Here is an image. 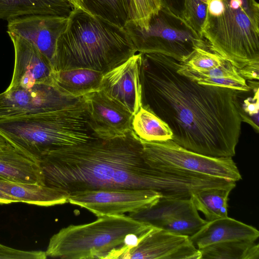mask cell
<instances>
[{
	"label": "cell",
	"instance_id": "cell-21",
	"mask_svg": "<svg viewBox=\"0 0 259 259\" xmlns=\"http://www.w3.org/2000/svg\"><path fill=\"white\" fill-rule=\"evenodd\" d=\"M236 182L222 187L202 189L193 193L190 199L197 211H201L207 221L228 216V200Z\"/></svg>",
	"mask_w": 259,
	"mask_h": 259
},
{
	"label": "cell",
	"instance_id": "cell-32",
	"mask_svg": "<svg viewBox=\"0 0 259 259\" xmlns=\"http://www.w3.org/2000/svg\"><path fill=\"white\" fill-rule=\"evenodd\" d=\"M46 252L41 250H22L0 243V259H45Z\"/></svg>",
	"mask_w": 259,
	"mask_h": 259
},
{
	"label": "cell",
	"instance_id": "cell-26",
	"mask_svg": "<svg viewBox=\"0 0 259 259\" xmlns=\"http://www.w3.org/2000/svg\"><path fill=\"white\" fill-rule=\"evenodd\" d=\"M207 221L202 219L195 209L164 223L160 228L176 234L190 237L198 231Z\"/></svg>",
	"mask_w": 259,
	"mask_h": 259
},
{
	"label": "cell",
	"instance_id": "cell-24",
	"mask_svg": "<svg viewBox=\"0 0 259 259\" xmlns=\"http://www.w3.org/2000/svg\"><path fill=\"white\" fill-rule=\"evenodd\" d=\"M84 9L119 26L132 19V0H81Z\"/></svg>",
	"mask_w": 259,
	"mask_h": 259
},
{
	"label": "cell",
	"instance_id": "cell-18",
	"mask_svg": "<svg viewBox=\"0 0 259 259\" xmlns=\"http://www.w3.org/2000/svg\"><path fill=\"white\" fill-rule=\"evenodd\" d=\"M0 191L24 202L50 206L68 202L69 193L46 185L17 183L0 179Z\"/></svg>",
	"mask_w": 259,
	"mask_h": 259
},
{
	"label": "cell",
	"instance_id": "cell-30",
	"mask_svg": "<svg viewBox=\"0 0 259 259\" xmlns=\"http://www.w3.org/2000/svg\"><path fill=\"white\" fill-rule=\"evenodd\" d=\"M178 71L199 84L227 88L246 92L251 90L250 86L247 83L243 77L240 78L205 77L180 72L178 70Z\"/></svg>",
	"mask_w": 259,
	"mask_h": 259
},
{
	"label": "cell",
	"instance_id": "cell-25",
	"mask_svg": "<svg viewBox=\"0 0 259 259\" xmlns=\"http://www.w3.org/2000/svg\"><path fill=\"white\" fill-rule=\"evenodd\" d=\"M201 259H258L255 241H233L212 244L199 249Z\"/></svg>",
	"mask_w": 259,
	"mask_h": 259
},
{
	"label": "cell",
	"instance_id": "cell-37",
	"mask_svg": "<svg viewBox=\"0 0 259 259\" xmlns=\"http://www.w3.org/2000/svg\"><path fill=\"white\" fill-rule=\"evenodd\" d=\"M74 7V8H82L81 0H68Z\"/></svg>",
	"mask_w": 259,
	"mask_h": 259
},
{
	"label": "cell",
	"instance_id": "cell-9",
	"mask_svg": "<svg viewBox=\"0 0 259 259\" xmlns=\"http://www.w3.org/2000/svg\"><path fill=\"white\" fill-rule=\"evenodd\" d=\"M161 197L159 192L150 189H102L70 193L68 202L97 217L120 216L148 209Z\"/></svg>",
	"mask_w": 259,
	"mask_h": 259
},
{
	"label": "cell",
	"instance_id": "cell-36",
	"mask_svg": "<svg viewBox=\"0 0 259 259\" xmlns=\"http://www.w3.org/2000/svg\"><path fill=\"white\" fill-rule=\"evenodd\" d=\"M13 146L0 134V152L11 148Z\"/></svg>",
	"mask_w": 259,
	"mask_h": 259
},
{
	"label": "cell",
	"instance_id": "cell-12",
	"mask_svg": "<svg viewBox=\"0 0 259 259\" xmlns=\"http://www.w3.org/2000/svg\"><path fill=\"white\" fill-rule=\"evenodd\" d=\"M8 34L13 44L15 61L13 76L7 90L54 84V70L50 60L30 41L12 33Z\"/></svg>",
	"mask_w": 259,
	"mask_h": 259
},
{
	"label": "cell",
	"instance_id": "cell-1",
	"mask_svg": "<svg viewBox=\"0 0 259 259\" xmlns=\"http://www.w3.org/2000/svg\"><path fill=\"white\" fill-rule=\"evenodd\" d=\"M140 54L141 106L168 125L172 140L202 155L234 156L243 122V91L199 84L179 72L180 62Z\"/></svg>",
	"mask_w": 259,
	"mask_h": 259
},
{
	"label": "cell",
	"instance_id": "cell-20",
	"mask_svg": "<svg viewBox=\"0 0 259 259\" xmlns=\"http://www.w3.org/2000/svg\"><path fill=\"white\" fill-rule=\"evenodd\" d=\"M103 74L87 68L54 71L53 81L62 92L81 97L100 90Z\"/></svg>",
	"mask_w": 259,
	"mask_h": 259
},
{
	"label": "cell",
	"instance_id": "cell-38",
	"mask_svg": "<svg viewBox=\"0 0 259 259\" xmlns=\"http://www.w3.org/2000/svg\"><path fill=\"white\" fill-rule=\"evenodd\" d=\"M201 1H202L204 3L208 4V2H209L210 0H201Z\"/></svg>",
	"mask_w": 259,
	"mask_h": 259
},
{
	"label": "cell",
	"instance_id": "cell-19",
	"mask_svg": "<svg viewBox=\"0 0 259 259\" xmlns=\"http://www.w3.org/2000/svg\"><path fill=\"white\" fill-rule=\"evenodd\" d=\"M74 8L68 0H0V19L33 14L68 17Z\"/></svg>",
	"mask_w": 259,
	"mask_h": 259
},
{
	"label": "cell",
	"instance_id": "cell-13",
	"mask_svg": "<svg viewBox=\"0 0 259 259\" xmlns=\"http://www.w3.org/2000/svg\"><path fill=\"white\" fill-rule=\"evenodd\" d=\"M68 18L49 15H26L8 21L7 31L33 44L52 64L58 40L67 26Z\"/></svg>",
	"mask_w": 259,
	"mask_h": 259
},
{
	"label": "cell",
	"instance_id": "cell-31",
	"mask_svg": "<svg viewBox=\"0 0 259 259\" xmlns=\"http://www.w3.org/2000/svg\"><path fill=\"white\" fill-rule=\"evenodd\" d=\"M254 96L249 97L240 103L242 121L247 122L258 132V85L254 88Z\"/></svg>",
	"mask_w": 259,
	"mask_h": 259
},
{
	"label": "cell",
	"instance_id": "cell-7",
	"mask_svg": "<svg viewBox=\"0 0 259 259\" xmlns=\"http://www.w3.org/2000/svg\"><path fill=\"white\" fill-rule=\"evenodd\" d=\"M123 28L138 52L159 54L181 63L196 49L208 45L180 15L164 6L151 17L147 29L132 21Z\"/></svg>",
	"mask_w": 259,
	"mask_h": 259
},
{
	"label": "cell",
	"instance_id": "cell-22",
	"mask_svg": "<svg viewBox=\"0 0 259 259\" xmlns=\"http://www.w3.org/2000/svg\"><path fill=\"white\" fill-rule=\"evenodd\" d=\"M195 209L190 198L161 197L152 207L136 213L130 214L129 216L160 228L169 220Z\"/></svg>",
	"mask_w": 259,
	"mask_h": 259
},
{
	"label": "cell",
	"instance_id": "cell-17",
	"mask_svg": "<svg viewBox=\"0 0 259 259\" xmlns=\"http://www.w3.org/2000/svg\"><path fill=\"white\" fill-rule=\"evenodd\" d=\"M0 179L45 185L39 161L13 146L0 152Z\"/></svg>",
	"mask_w": 259,
	"mask_h": 259
},
{
	"label": "cell",
	"instance_id": "cell-11",
	"mask_svg": "<svg viewBox=\"0 0 259 259\" xmlns=\"http://www.w3.org/2000/svg\"><path fill=\"white\" fill-rule=\"evenodd\" d=\"M121 258L201 259V253L190 237L156 227Z\"/></svg>",
	"mask_w": 259,
	"mask_h": 259
},
{
	"label": "cell",
	"instance_id": "cell-10",
	"mask_svg": "<svg viewBox=\"0 0 259 259\" xmlns=\"http://www.w3.org/2000/svg\"><path fill=\"white\" fill-rule=\"evenodd\" d=\"M82 99L68 95L51 83L6 90L0 94V119L56 111L73 106Z\"/></svg>",
	"mask_w": 259,
	"mask_h": 259
},
{
	"label": "cell",
	"instance_id": "cell-28",
	"mask_svg": "<svg viewBox=\"0 0 259 259\" xmlns=\"http://www.w3.org/2000/svg\"><path fill=\"white\" fill-rule=\"evenodd\" d=\"M207 9L208 4L201 0H183L181 17L202 36Z\"/></svg>",
	"mask_w": 259,
	"mask_h": 259
},
{
	"label": "cell",
	"instance_id": "cell-34",
	"mask_svg": "<svg viewBox=\"0 0 259 259\" xmlns=\"http://www.w3.org/2000/svg\"><path fill=\"white\" fill-rule=\"evenodd\" d=\"M238 71L241 76L245 80H258L259 64L249 65Z\"/></svg>",
	"mask_w": 259,
	"mask_h": 259
},
{
	"label": "cell",
	"instance_id": "cell-2",
	"mask_svg": "<svg viewBox=\"0 0 259 259\" xmlns=\"http://www.w3.org/2000/svg\"><path fill=\"white\" fill-rule=\"evenodd\" d=\"M45 185L69 193L102 189L152 190L155 169L133 130L51 151L40 159Z\"/></svg>",
	"mask_w": 259,
	"mask_h": 259
},
{
	"label": "cell",
	"instance_id": "cell-5",
	"mask_svg": "<svg viewBox=\"0 0 259 259\" xmlns=\"http://www.w3.org/2000/svg\"><path fill=\"white\" fill-rule=\"evenodd\" d=\"M155 227L129 215L99 217L91 223L62 228L50 238L45 252L52 258H121Z\"/></svg>",
	"mask_w": 259,
	"mask_h": 259
},
{
	"label": "cell",
	"instance_id": "cell-14",
	"mask_svg": "<svg viewBox=\"0 0 259 259\" xmlns=\"http://www.w3.org/2000/svg\"><path fill=\"white\" fill-rule=\"evenodd\" d=\"M140 56V53L138 52L104 73L100 90L133 115L141 107Z\"/></svg>",
	"mask_w": 259,
	"mask_h": 259
},
{
	"label": "cell",
	"instance_id": "cell-23",
	"mask_svg": "<svg viewBox=\"0 0 259 259\" xmlns=\"http://www.w3.org/2000/svg\"><path fill=\"white\" fill-rule=\"evenodd\" d=\"M132 127L135 134L145 141L172 140V133L168 125L153 112L142 106L134 115Z\"/></svg>",
	"mask_w": 259,
	"mask_h": 259
},
{
	"label": "cell",
	"instance_id": "cell-8",
	"mask_svg": "<svg viewBox=\"0 0 259 259\" xmlns=\"http://www.w3.org/2000/svg\"><path fill=\"white\" fill-rule=\"evenodd\" d=\"M141 141L143 158L152 167L186 171L235 182L241 179L232 157H214L199 154L180 146L172 140Z\"/></svg>",
	"mask_w": 259,
	"mask_h": 259
},
{
	"label": "cell",
	"instance_id": "cell-27",
	"mask_svg": "<svg viewBox=\"0 0 259 259\" xmlns=\"http://www.w3.org/2000/svg\"><path fill=\"white\" fill-rule=\"evenodd\" d=\"M226 60L213 51L209 45L196 49L192 55L182 63L190 69L199 72L219 66Z\"/></svg>",
	"mask_w": 259,
	"mask_h": 259
},
{
	"label": "cell",
	"instance_id": "cell-33",
	"mask_svg": "<svg viewBox=\"0 0 259 259\" xmlns=\"http://www.w3.org/2000/svg\"><path fill=\"white\" fill-rule=\"evenodd\" d=\"M242 7L252 23L259 27V5L255 0H239Z\"/></svg>",
	"mask_w": 259,
	"mask_h": 259
},
{
	"label": "cell",
	"instance_id": "cell-6",
	"mask_svg": "<svg viewBox=\"0 0 259 259\" xmlns=\"http://www.w3.org/2000/svg\"><path fill=\"white\" fill-rule=\"evenodd\" d=\"M202 35L213 51L238 70L259 64V27L239 0H210Z\"/></svg>",
	"mask_w": 259,
	"mask_h": 259
},
{
	"label": "cell",
	"instance_id": "cell-39",
	"mask_svg": "<svg viewBox=\"0 0 259 259\" xmlns=\"http://www.w3.org/2000/svg\"><path fill=\"white\" fill-rule=\"evenodd\" d=\"M82 3V2H81Z\"/></svg>",
	"mask_w": 259,
	"mask_h": 259
},
{
	"label": "cell",
	"instance_id": "cell-15",
	"mask_svg": "<svg viewBox=\"0 0 259 259\" xmlns=\"http://www.w3.org/2000/svg\"><path fill=\"white\" fill-rule=\"evenodd\" d=\"M93 130L99 138L124 135L132 130L134 115L101 90L82 97Z\"/></svg>",
	"mask_w": 259,
	"mask_h": 259
},
{
	"label": "cell",
	"instance_id": "cell-4",
	"mask_svg": "<svg viewBox=\"0 0 259 259\" xmlns=\"http://www.w3.org/2000/svg\"><path fill=\"white\" fill-rule=\"evenodd\" d=\"M0 134L15 148L40 161L48 152L99 138L83 101L60 110L0 119Z\"/></svg>",
	"mask_w": 259,
	"mask_h": 259
},
{
	"label": "cell",
	"instance_id": "cell-29",
	"mask_svg": "<svg viewBox=\"0 0 259 259\" xmlns=\"http://www.w3.org/2000/svg\"><path fill=\"white\" fill-rule=\"evenodd\" d=\"M132 21L142 29H147L151 17L163 6L162 0H132Z\"/></svg>",
	"mask_w": 259,
	"mask_h": 259
},
{
	"label": "cell",
	"instance_id": "cell-35",
	"mask_svg": "<svg viewBox=\"0 0 259 259\" xmlns=\"http://www.w3.org/2000/svg\"><path fill=\"white\" fill-rule=\"evenodd\" d=\"M16 202H19V201L15 198L0 191V204H7Z\"/></svg>",
	"mask_w": 259,
	"mask_h": 259
},
{
	"label": "cell",
	"instance_id": "cell-16",
	"mask_svg": "<svg viewBox=\"0 0 259 259\" xmlns=\"http://www.w3.org/2000/svg\"><path fill=\"white\" fill-rule=\"evenodd\" d=\"M259 232L254 227L227 217L207 221L190 237L198 249L209 245L233 241H255Z\"/></svg>",
	"mask_w": 259,
	"mask_h": 259
},
{
	"label": "cell",
	"instance_id": "cell-3",
	"mask_svg": "<svg viewBox=\"0 0 259 259\" xmlns=\"http://www.w3.org/2000/svg\"><path fill=\"white\" fill-rule=\"evenodd\" d=\"M138 53L123 27L75 8L59 37L54 71L87 68L105 73Z\"/></svg>",
	"mask_w": 259,
	"mask_h": 259
}]
</instances>
